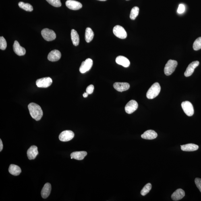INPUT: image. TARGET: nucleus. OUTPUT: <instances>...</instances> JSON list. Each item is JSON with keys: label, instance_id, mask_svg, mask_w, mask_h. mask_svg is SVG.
I'll return each mask as SVG.
<instances>
[{"label": "nucleus", "instance_id": "obj_1", "mask_svg": "<svg viewBox=\"0 0 201 201\" xmlns=\"http://www.w3.org/2000/svg\"><path fill=\"white\" fill-rule=\"evenodd\" d=\"M28 109L33 119L36 121L40 120L43 115V111L40 106L32 102L29 104Z\"/></svg>", "mask_w": 201, "mask_h": 201}, {"label": "nucleus", "instance_id": "obj_2", "mask_svg": "<svg viewBox=\"0 0 201 201\" xmlns=\"http://www.w3.org/2000/svg\"><path fill=\"white\" fill-rule=\"evenodd\" d=\"M161 88L159 83L156 82L152 85L146 94V97L149 99L155 98L159 94Z\"/></svg>", "mask_w": 201, "mask_h": 201}, {"label": "nucleus", "instance_id": "obj_3", "mask_svg": "<svg viewBox=\"0 0 201 201\" xmlns=\"http://www.w3.org/2000/svg\"><path fill=\"white\" fill-rule=\"evenodd\" d=\"M178 63L177 61L169 60L166 63L164 71L165 74L167 76H169L175 71L177 66Z\"/></svg>", "mask_w": 201, "mask_h": 201}, {"label": "nucleus", "instance_id": "obj_4", "mask_svg": "<svg viewBox=\"0 0 201 201\" xmlns=\"http://www.w3.org/2000/svg\"><path fill=\"white\" fill-rule=\"evenodd\" d=\"M41 34L44 39L48 42L55 40L56 37L55 32L53 30L48 28H44L42 30Z\"/></svg>", "mask_w": 201, "mask_h": 201}, {"label": "nucleus", "instance_id": "obj_5", "mask_svg": "<svg viewBox=\"0 0 201 201\" xmlns=\"http://www.w3.org/2000/svg\"><path fill=\"white\" fill-rule=\"evenodd\" d=\"M113 32L115 35L121 39H125L127 37V33L124 28L119 25L114 27Z\"/></svg>", "mask_w": 201, "mask_h": 201}, {"label": "nucleus", "instance_id": "obj_6", "mask_svg": "<svg viewBox=\"0 0 201 201\" xmlns=\"http://www.w3.org/2000/svg\"><path fill=\"white\" fill-rule=\"evenodd\" d=\"M181 107L184 111L188 116H191L194 113L193 105L190 102L185 101L181 103Z\"/></svg>", "mask_w": 201, "mask_h": 201}, {"label": "nucleus", "instance_id": "obj_7", "mask_svg": "<svg viewBox=\"0 0 201 201\" xmlns=\"http://www.w3.org/2000/svg\"><path fill=\"white\" fill-rule=\"evenodd\" d=\"M53 81L50 77H46L38 79L37 80L36 84L37 86L39 88H47L51 86Z\"/></svg>", "mask_w": 201, "mask_h": 201}, {"label": "nucleus", "instance_id": "obj_8", "mask_svg": "<svg viewBox=\"0 0 201 201\" xmlns=\"http://www.w3.org/2000/svg\"><path fill=\"white\" fill-rule=\"evenodd\" d=\"M74 133L71 130H65L62 131L59 136V140L62 142H67L74 138Z\"/></svg>", "mask_w": 201, "mask_h": 201}, {"label": "nucleus", "instance_id": "obj_9", "mask_svg": "<svg viewBox=\"0 0 201 201\" xmlns=\"http://www.w3.org/2000/svg\"><path fill=\"white\" fill-rule=\"evenodd\" d=\"M138 102L134 100H131L125 105V111L127 113L131 114L136 111L138 109Z\"/></svg>", "mask_w": 201, "mask_h": 201}, {"label": "nucleus", "instance_id": "obj_10", "mask_svg": "<svg viewBox=\"0 0 201 201\" xmlns=\"http://www.w3.org/2000/svg\"><path fill=\"white\" fill-rule=\"evenodd\" d=\"M93 61L91 59L88 58L83 61L80 68L81 73H84L90 71L92 66Z\"/></svg>", "mask_w": 201, "mask_h": 201}, {"label": "nucleus", "instance_id": "obj_11", "mask_svg": "<svg viewBox=\"0 0 201 201\" xmlns=\"http://www.w3.org/2000/svg\"><path fill=\"white\" fill-rule=\"evenodd\" d=\"M66 6L73 10H78L82 8V5L80 2L74 0H67L66 2Z\"/></svg>", "mask_w": 201, "mask_h": 201}, {"label": "nucleus", "instance_id": "obj_12", "mask_svg": "<svg viewBox=\"0 0 201 201\" xmlns=\"http://www.w3.org/2000/svg\"><path fill=\"white\" fill-rule=\"evenodd\" d=\"M199 65V62L198 61H195L192 62L189 64L187 67L186 71L184 73L185 76L189 77L191 76L194 72V69Z\"/></svg>", "mask_w": 201, "mask_h": 201}, {"label": "nucleus", "instance_id": "obj_13", "mask_svg": "<svg viewBox=\"0 0 201 201\" xmlns=\"http://www.w3.org/2000/svg\"><path fill=\"white\" fill-rule=\"evenodd\" d=\"M61 57V53L58 50H54L50 51L47 58L50 61H59Z\"/></svg>", "mask_w": 201, "mask_h": 201}, {"label": "nucleus", "instance_id": "obj_14", "mask_svg": "<svg viewBox=\"0 0 201 201\" xmlns=\"http://www.w3.org/2000/svg\"><path fill=\"white\" fill-rule=\"evenodd\" d=\"M13 50L15 53L19 56H24L26 53L25 48L21 47L17 41H15L13 45Z\"/></svg>", "mask_w": 201, "mask_h": 201}, {"label": "nucleus", "instance_id": "obj_15", "mask_svg": "<svg viewBox=\"0 0 201 201\" xmlns=\"http://www.w3.org/2000/svg\"><path fill=\"white\" fill-rule=\"evenodd\" d=\"M114 88L119 92H123L129 90L130 85L126 82H115L113 84Z\"/></svg>", "mask_w": 201, "mask_h": 201}, {"label": "nucleus", "instance_id": "obj_16", "mask_svg": "<svg viewBox=\"0 0 201 201\" xmlns=\"http://www.w3.org/2000/svg\"><path fill=\"white\" fill-rule=\"evenodd\" d=\"M157 133L152 130H147L141 135L142 138L147 140H154L157 138Z\"/></svg>", "mask_w": 201, "mask_h": 201}, {"label": "nucleus", "instance_id": "obj_17", "mask_svg": "<svg viewBox=\"0 0 201 201\" xmlns=\"http://www.w3.org/2000/svg\"><path fill=\"white\" fill-rule=\"evenodd\" d=\"M38 154L37 147L34 145L31 146L27 152L28 157L30 160L35 159Z\"/></svg>", "mask_w": 201, "mask_h": 201}, {"label": "nucleus", "instance_id": "obj_18", "mask_svg": "<svg viewBox=\"0 0 201 201\" xmlns=\"http://www.w3.org/2000/svg\"><path fill=\"white\" fill-rule=\"evenodd\" d=\"M185 192L183 189H177L171 195V198L174 201H178L181 199L185 196Z\"/></svg>", "mask_w": 201, "mask_h": 201}, {"label": "nucleus", "instance_id": "obj_19", "mask_svg": "<svg viewBox=\"0 0 201 201\" xmlns=\"http://www.w3.org/2000/svg\"><path fill=\"white\" fill-rule=\"evenodd\" d=\"M115 61L118 64L122 66L125 67H128L130 65L129 60L123 56H120L115 59Z\"/></svg>", "mask_w": 201, "mask_h": 201}, {"label": "nucleus", "instance_id": "obj_20", "mask_svg": "<svg viewBox=\"0 0 201 201\" xmlns=\"http://www.w3.org/2000/svg\"><path fill=\"white\" fill-rule=\"evenodd\" d=\"M51 190V185L49 183H46L44 185L41 191V195L42 198L46 199L49 196Z\"/></svg>", "mask_w": 201, "mask_h": 201}, {"label": "nucleus", "instance_id": "obj_21", "mask_svg": "<svg viewBox=\"0 0 201 201\" xmlns=\"http://www.w3.org/2000/svg\"><path fill=\"white\" fill-rule=\"evenodd\" d=\"M181 149L184 151L191 152L198 150L199 146L193 144H189L181 146Z\"/></svg>", "mask_w": 201, "mask_h": 201}, {"label": "nucleus", "instance_id": "obj_22", "mask_svg": "<svg viewBox=\"0 0 201 201\" xmlns=\"http://www.w3.org/2000/svg\"><path fill=\"white\" fill-rule=\"evenodd\" d=\"M87 154L86 151L75 152L71 154V157L78 160H82L84 159Z\"/></svg>", "mask_w": 201, "mask_h": 201}, {"label": "nucleus", "instance_id": "obj_23", "mask_svg": "<svg viewBox=\"0 0 201 201\" xmlns=\"http://www.w3.org/2000/svg\"><path fill=\"white\" fill-rule=\"evenodd\" d=\"M71 38L73 45L78 46L80 43V37L76 30L74 29L71 30Z\"/></svg>", "mask_w": 201, "mask_h": 201}, {"label": "nucleus", "instance_id": "obj_24", "mask_svg": "<svg viewBox=\"0 0 201 201\" xmlns=\"http://www.w3.org/2000/svg\"><path fill=\"white\" fill-rule=\"evenodd\" d=\"M9 171L12 175L18 176L21 173V169L18 165L11 164L9 168Z\"/></svg>", "mask_w": 201, "mask_h": 201}, {"label": "nucleus", "instance_id": "obj_25", "mask_svg": "<svg viewBox=\"0 0 201 201\" xmlns=\"http://www.w3.org/2000/svg\"><path fill=\"white\" fill-rule=\"evenodd\" d=\"M94 34L93 31L90 28H87L85 33V40L87 42L92 41L94 37Z\"/></svg>", "mask_w": 201, "mask_h": 201}, {"label": "nucleus", "instance_id": "obj_26", "mask_svg": "<svg viewBox=\"0 0 201 201\" xmlns=\"http://www.w3.org/2000/svg\"><path fill=\"white\" fill-rule=\"evenodd\" d=\"M18 6L21 8L27 11L32 12L33 10L32 6L29 3H25L23 2H20L18 3Z\"/></svg>", "mask_w": 201, "mask_h": 201}, {"label": "nucleus", "instance_id": "obj_27", "mask_svg": "<svg viewBox=\"0 0 201 201\" xmlns=\"http://www.w3.org/2000/svg\"><path fill=\"white\" fill-rule=\"evenodd\" d=\"M139 11H140V9L137 7H133L131 9L130 15V17L131 20H135L136 18L139 14Z\"/></svg>", "mask_w": 201, "mask_h": 201}, {"label": "nucleus", "instance_id": "obj_28", "mask_svg": "<svg viewBox=\"0 0 201 201\" xmlns=\"http://www.w3.org/2000/svg\"><path fill=\"white\" fill-rule=\"evenodd\" d=\"M152 189V185L150 183H149L146 184L143 188L141 191V194L143 196H145L146 195L150 192Z\"/></svg>", "mask_w": 201, "mask_h": 201}, {"label": "nucleus", "instance_id": "obj_29", "mask_svg": "<svg viewBox=\"0 0 201 201\" xmlns=\"http://www.w3.org/2000/svg\"><path fill=\"white\" fill-rule=\"evenodd\" d=\"M193 49L196 51L201 49V37H199L195 41L193 44Z\"/></svg>", "mask_w": 201, "mask_h": 201}, {"label": "nucleus", "instance_id": "obj_30", "mask_svg": "<svg viewBox=\"0 0 201 201\" xmlns=\"http://www.w3.org/2000/svg\"><path fill=\"white\" fill-rule=\"evenodd\" d=\"M46 1L54 7H59L61 6L60 0H46Z\"/></svg>", "mask_w": 201, "mask_h": 201}, {"label": "nucleus", "instance_id": "obj_31", "mask_svg": "<svg viewBox=\"0 0 201 201\" xmlns=\"http://www.w3.org/2000/svg\"><path fill=\"white\" fill-rule=\"evenodd\" d=\"M7 47V42L3 37H0V49L5 50Z\"/></svg>", "mask_w": 201, "mask_h": 201}, {"label": "nucleus", "instance_id": "obj_32", "mask_svg": "<svg viewBox=\"0 0 201 201\" xmlns=\"http://www.w3.org/2000/svg\"><path fill=\"white\" fill-rule=\"evenodd\" d=\"M185 11V7L184 5L183 4H180L177 10V12L179 14H181L184 12Z\"/></svg>", "mask_w": 201, "mask_h": 201}, {"label": "nucleus", "instance_id": "obj_33", "mask_svg": "<svg viewBox=\"0 0 201 201\" xmlns=\"http://www.w3.org/2000/svg\"><path fill=\"white\" fill-rule=\"evenodd\" d=\"M94 87L93 85H90L86 88V92L88 94H92L94 91Z\"/></svg>", "mask_w": 201, "mask_h": 201}, {"label": "nucleus", "instance_id": "obj_34", "mask_svg": "<svg viewBox=\"0 0 201 201\" xmlns=\"http://www.w3.org/2000/svg\"><path fill=\"white\" fill-rule=\"evenodd\" d=\"M195 183L196 184V186L201 192V179L200 178H196L195 179Z\"/></svg>", "mask_w": 201, "mask_h": 201}, {"label": "nucleus", "instance_id": "obj_35", "mask_svg": "<svg viewBox=\"0 0 201 201\" xmlns=\"http://www.w3.org/2000/svg\"><path fill=\"white\" fill-rule=\"evenodd\" d=\"M3 148V145L2 144V142L1 139L0 140V151H1L2 150Z\"/></svg>", "mask_w": 201, "mask_h": 201}, {"label": "nucleus", "instance_id": "obj_36", "mask_svg": "<svg viewBox=\"0 0 201 201\" xmlns=\"http://www.w3.org/2000/svg\"><path fill=\"white\" fill-rule=\"evenodd\" d=\"M88 94L86 92H85L84 94H83V96L84 98H86L88 96Z\"/></svg>", "mask_w": 201, "mask_h": 201}, {"label": "nucleus", "instance_id": "obj_37", "mask_svg": "<svg viewBox=\"0 0 201 201\" xmlns=\"http://www.w3.org/2000/svg\"><path fill=\"white\" fill-rule=\"evenodd\" d=\"M98 1H106V0H98Z\"/></svg>", "mask_w": 201, "mask_h": 201}, {"label": "nucleus", "instance_id": "obj_38", "mask_svg": "<svg viewBox=\"0 0 201 201\" xmlns=\"http://www.w3.org/2000/svg\"><path fill=\"white\" fill-rule=\"evenodd\" d=\"M127 1H129V0H127Z\"/></svg>", "mask_w": 201, "mask_h": 201}]
</instances>
